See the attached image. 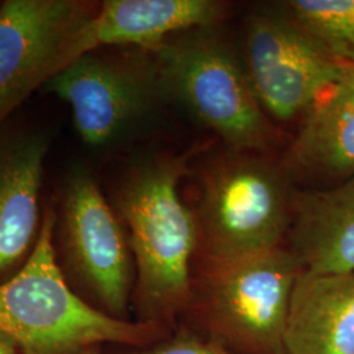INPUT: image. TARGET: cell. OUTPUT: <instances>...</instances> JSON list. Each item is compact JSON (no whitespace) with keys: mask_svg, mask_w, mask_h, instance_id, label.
I'll use <instances>...</instances> for the list:
<instances>
[{"mask_svg":"<svg viewBox=\"0 0 354 354\" xmlns=\"http://www.w3.org/2000/svg\"><path fill=\"white\" fill-rule=\"evenodd\" d=\"M184 165L158 158L134 167L115 193L134 260V304L142 323L162 326L192 299L190 261L198 244L197 218L178 190Z\"/></svg>","mask_w":354,"mask_h":354,"instance_id":"cell-1","label":"cell"},{"mask_svg":"<svg viewBox=\"0 0 354 354\" xmlns=\"http://www.w3.org/2000/svg\"><path fill=\"white\" fill-rule=\"evenodd\" d=\"M55 222L48 209L33 251L0 283V330L21 354H79L102 342L143 348L156 342L162 326L109 317L73 290L57 257Z\"/></svg>","mask_w":354,"mask_h":354,"instance_id":"cell-2","label":"cell"},{"mask_svg":"<svg viewBox=\"0 0 354 354\" xmlns=\"http://www.w3.org/2000/svg\"><path fill=\"white\" fill-rule=\"evenodd\" d=\"M203 29L149 50L158 87L174 95L230 147H266L270 129L247 71L221 39Z\"/></svg>","mask_w":354,"mask_h":354,"instance_id":"cell-3","label":"cell"},{"mask_svg":"<svg viewBox=\"0 0 354 354\" xmlns=\"http://www.w3.org/2000/svg\"><path fill=\"white\" fill-rule=\"evenodd\" d=\"M302 268L282 245L212 263L203 308L214 342L243 354H285L291 297Z\"/></svg>","mask_w":354,"mask_h":354,"instance_id":"cell-4","label":"cell"},{"mask_svg":"<svg viewBox=\"0 0 354 354\" xmlns=\"http://www.w3.org/2000/svg\"><path fill=\"white\" fill-rule=\"evenodd\" d=\"M55 235L62 252L61 269L83 290L89 304L127 320L136 283L127 231L86 169H75L64 181Z\"/></svg>","mask_w":354,"mask_h":354,"instance_id":"cell-5","label":"cell"},{"mask_svg":"<svg viewBox=\"0 0 354 354\" xmlns=\"http://www.w3.org/2000/svg\"><path fill=\"white\" fill-rule=\"evenodd\" d=\"M291 203L283 178L264 162L238 158L215 167L205 180L197 219L209 263L281 247Z\"/></svg>","mask_w":354,"mask_h":354,"instance_id":"cell-6","label":"cell"},{"mask_svg":"<svg viewBox=\"0 0 354 354\" xmlns=\"http://www.w3.org/2000/svg\"><path fill=\"white\" fill-rule=\"evenodd\" d=\"M99 6L86 0L0 1V124L67 66L75 38Z\"/></svg>","mask_w":354,"mask_h":354,"instance_id":"cell-7","label":"cell"},{"mask_svg":"<svg viewBox=\"0 0 354 354\" xmlns=\"http://www.w3.org/2000/svg\"><path fill=\"white\" fill-rule=\"evenodd\" d=\"M245 46L253 92L263 111L281 121L308 113L348 67L320 49L288 13L253 15Z\"/></svg>","mask_w":354,"mask_h":354,"instance_id":"cell-8","label":"cell"},{"mask_svg":"<svg viewBox=\"0 0 354 354\" xmlns=\"http://www.w3.org/2000/svg\"><path fill=\"white\" fill-rule=\"evenodd\" d=\"M156 87L153 66L125 64L95 51L77 57L45 84L70 105L76 131L89 146L117 138L147 109Z\"/></svg>","mask_w":354,"mask_h":354,"instance_id":"cell-9","label":"cell"},{"mask_svg":"<svg viewBox=\"0 0 354 354\" xmlns=\"http://www.w3.org/2000/svg\"><path fill=\"white\" fill-rule=\"evenodd\" d=\"M221 15V3L212 0H105L75 38L68 64L106 46L152 50L177 33L214 24Z\"/></svg>","mask_w":354,"mask_h":354,"instance_id":"cell-10","label":"cell"},{"mask_svg":"<svg viewBox=\"0 0 354 354\" xmlns=\"http://www.w3.org/2000/svg\"><path fill=\"white\" fill-rule=\"evenodd\" d=\"M49 140L41 133H0V279L33 251Z\"/></svg>","mask_w":354,"mask_h":354,"instance_id":"cell-11","label":"cell"},{"mask_svg":"<svg viewBox=\"0 0 354 354\" xmlns=\"http://www.w3.org/2000/svg\"><path fill=\"white\" fill-rule=\"evenodd\" d=\"M290 250L304 272H354V177L291 203Z\"/></svg>","mask_w":354,"mask_h":354,"instance_id":"cell-12","label":"cell"},{"mask_svg":"<svg viewBox=\"0 0 354 354\" xmlns=\"http://www.w3.org/2000/svg\"><path fill=\"white\" fill-rule=\"evenodd\" d=\"M285 354H354V272L297 279Z\"/></svg>","mask_w":354,"mask_h":354,"instance_id":"cell-13","label":"cell"},{"mask_svg":"<svg viewBox=\"0 0 354 354\" xmlns=\"http://www.w3.org/2000/svg\"><path fill=\"white\" fill-rule=\"evenodd\" d=\"M288 165L337 184L354 177V64L304 115Z\"/></svg>","mask_w":354,"mask_h":354,"instance_id":"cell-14","label":"cell"},{"mask_svg":"<svg viewBox=\"0 0 354 354\" xmlns=\"http://www.w3.org/2000/svg\"><path fill=\"white\" fill-rule=\"evenodd\" d=\"M286 13L320 49L354 64V0H291Z\"/></svg>","mask_w":354,"mask_h":354,"instance_id":"cell-15","label":"cell"},{"mask_svg":"<svg viewBox=\"0 0 354 354\" xmlns=\"http://www.w3.org/2000/svg\"><path fill=\"white\" fill-rule=\"evenodd\" d=\"M131 354H234L214 340H205L188 330H181L165 342L138 348Z\"/></svg>","mask_w":354,"mask_h":354,"instance_id":"cell-16","label":"cell"},{"mask_svg":"<svg viewBox=\"0 0 354 354\" xmlns=\"http://www.w3.org/2000/svg\"><path fill=\"white\" fill-rule=\"evenodd\" d=\"M0 354H21L17 342L12 337L0 330Z\"/></svg>","mask_w":354,"mask_h":354,"instance_id":"cell-17","label":"cell"},{"mask_svg":"<svg viewBox=\"0 0 354 354\" xmlns=\"http://www.w3.org/2000/svg\"><path fill=\"white\" fill-rule=\"evenodd\" d=\"M79 354H100V348H99V345H92V346L86 348L84 351H82Z\"/></svg>","mask_w":354,"mask_h":354,"instance_id":"cell-18","label":"cell"}]
</instances>
